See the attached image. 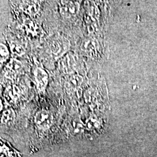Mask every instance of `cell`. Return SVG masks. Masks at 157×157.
I'll list each match as a JSON object with an SVG mask.
<instances>
[{"mask_svg": "<svg viewBox=\"0 0 157 157\" xmlns=\"http://www.w3.org/2000/svg\"><path fill=\"white\" fill-rule=\"evenodd\" d=\"M78 11V4L74 1H61L60 12L62 16L69 18L75 16Z\"/></svg>", "mask_w": 157, "mask_h": 157, "instance_id": "6da1fadb", "label": "cell"}, {"mask_svg": "<svg viewBox=\"0 0 157 157\" xmlns=\"http://www.w3.org/2000/svg\"><path fill=\"white\" fill-rule=\"evenodd\" d=\"M0 157H21L9 143L0 139Z\"/></svg>", "mask_w": 157, "mask_h": 157, "instance_id": "7a4b0ae2", "label": "cell"}, {"mask_svg": "<svg viewBox=\"0 0 157 157\" xmlns=\"http://www.w3.org/2000/svg\"><path fill=\"white\" fill-rule=\"evenodd\" d=\"M34 76L40 90H44L48 82V75L45 71L40 68H37L34 72Z\"/></svg>", "mask_w": 157, "mask_h": 157, "instance_id": "3957f363", "label": "cell"}, {"mask_svg": "<svg viewBox=\"0 0 157 157\" xmlns=\"http://www.w3.org/2000/svg\"><path fill=\"white\" fill-rule=\"evenodd\" d=\"M23 10L30 15H34L37 13L40 9L39 3L37 1H23L21 6Z\"/></svg>", "mask_w": 157, "mask_h": 157, "instance_id": "277c9868", "label": "cell"}, {"mask_svg": "<svg viewBox=\"0 0 157 157\" xmlns=\"http://www.w3.org/2000/svg\"><path fill=\"white\" fill-rule=\"evenodd\" d=\"M10 56V52L6 45L0 44V62L6 61Z\"/></svg>", "mask_w": 157, "mask_h": 157, "instance_id": "5b68a950", "label": "cell"}, {"mask_svg": "<svg viewBox=\"0 0 157 157\" xmlns=\"http://www.w3.org/2000/svg\"><path fill=\"white\" fill-rule=\"evenodd\" d=\"M7 67L12 72H17L21 69L22 64L17 59H11L8 64Z\"/></svg>", "mask_w": 157, "mask_h": 157, "instance_id": "8992f818", "label": "cell"}, {"mask_svg": "<svg viewBox=\"0 0 157 157\" xmlns=\"http://www.w3.org/2000/svg\"><path fill=\"white\" fill-rule=\"evenodd\" d=\"M10 49L12 53L17 56H20L25 53V50L22 47L15 43H12L10 44Z\"/></svg>", "mask_w": 157, "mask_h": 157, "instance_id": "52a82bcc", "label": "cell"}, {"mask_svg": "<svg viewBox=\"0 0 157 157\" xmlns=\"http://www.w3.org/2000/svg\"><path fill=\"white\" fill-rule=\"evenodd\" d=\"M14 118V112L11 110H7L4 112L2 117V121L3 122H8Z\"/></svg>", "mask_w": 157, "mask_h": 157, "instance_id": "ba28073f", "label": "cell"}, {"mask_svg": "<svg viewBox=\"0 0 157 157\" xmlns=\"http://www.w3.org/2000/svg\"><path fill=\"white\" fill-rule=\"evenodd\" d=\"M2 102H1V100H0V111H1V109H2Z\"/></svg>", "mask_w": 157, "mask_h": 157, "instance_id": "9c48e42d", "label": "cell"}]
</instances>
